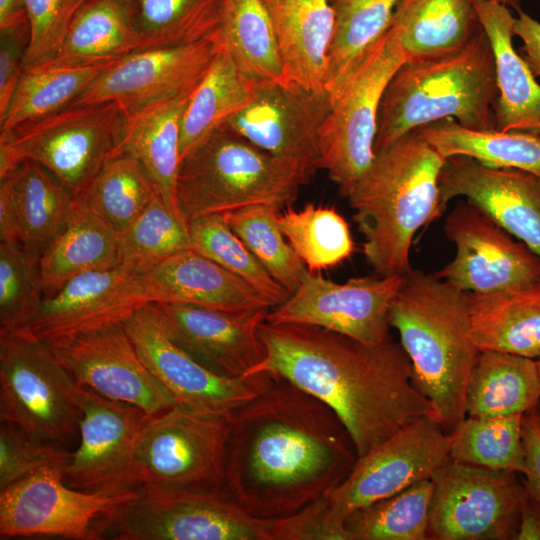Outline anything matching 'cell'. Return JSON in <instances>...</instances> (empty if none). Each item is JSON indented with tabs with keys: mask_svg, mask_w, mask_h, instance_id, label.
Listing matches in <instances>:
<instances>
[{
	"mask_svg": "<svg viewBox=\"0 0 540 540\" xmlns=\"http://www.w3.org/2000/svg\"><path fill=\"white\" fill-rule=\"evenodd\" d=\"M127 114L116 102L68 106L0 131V178L34 161L77 197L104 164L122 152Z\"/></svg>",
	"mask_w": 540,
	"mask_h": 540,
	"instance_id": "cell-8",
	"label": "cell"
},
{
	"mask_svg": "<svg viewBox=\"0 0 540 540\" xmlns=\"http://www.w3.org/2000/svg\"><path fill=\"white\" fill-rule=\"evenodd\" d=\"M189 97H178L128 113L122 152L142 165L166 207L185 220L177 202L180 129Z\"/></svg>",
	"mask_w": 540,
	"mask_h": 540,
	"instance_id": "cell-30",
	"label": "cell"
},
{
	"mask_svg": "<svg viewBox=\"0 0 540 540\" xmlns=\"http://www.w3.org/2000/svg\"><path fill=\"white\" fill-rule=\"evenodd\" d=\"M524 415L465 416L449 433L450 459L522 475L526 466Z\"/></svg>",
	"mask_w": 540,
	"mask_h": 540,
	"instance_id": "cell-40",
	"label": "cell"
},
{
	"mask_svg": "<svg viewBox=\"0 0 540 540\" xmlns=\"http://www.w3.org/2000/svg\"><path fill=\"white\" fill-rule=\"evenodd\" d=\"M96 531L116 540H287L284 518L250 514L226 488L139 492Z\"/></svg>",
	"mask_w": 540,
	"mask_h": 540,
	"instance_id": "cell-9",
	"label": "cell"
},
{
	"mask_svg": "<svg viewBox=\"0 0 540 540\" xmlns=\"http://www.w3.org/2000/svg\"><path fill=\"white\" fill-rule=\"evenodd\" d=\"M20 207L13 171L0 178V241L19 242Z\"/></svg>",
	"mask_w": 540,
	"mask_h": 540,
	"instance_id": "cell-53",
	"label": "cell"
},
{
	"mask_svg": "<svg viewBox=\"0 0 540 540\" xmlns=\"http://www.w3.org/2000/svg\"><path fill=\"white\" fill-rule=\"evenodd\" d=\"M222 0H134L131 10L148 48L217 39Z\"/></svg>",
	"mask_w": 540,
	"mask_h": 540,
	"instance_id": "cell-42",
	"label": "cell"
},
{
	"mask_svg": "<svg viewBox=\"0 0 540 540\" xmlns=\"http://www.w3.org/2000/svg\"><path fill=\"white\" fill-rule=\"evenodd\" d=\"M228 419L226 489L256 517L298 513L341 484L358 458L336 412L279 376Z\"/></svg>",
	"mask_w": 540,
	"mask_h": 540,
	"instance_id": "cell-1",
	"label": "cell"
},
{
	"mask_svg": "<svg viewBox=\"0 0 540 540\" xmlns=\"http://www.w3.org/2000/svg\"><path fill=\"white\" fill-rule=\"evenodd\" d=\"M434 493L431 478L352 512L344 522L348 540H426Z\"/></svg>",
	"mask_w": 540,
	"mask_h": 540,
	"instance_id": "cell-39",
	"label": "cell"
},
{
	"mask_svg": "<svg viewBox=\"0 0 540 540\" xmlns=\"http://www.w3.org/2000/svg\"><path fill=\"white\" fill-rule=\"evenodd\" d=\"M439 216L454 198L472 202L540 256V178L515 168H493L469 157L445 160L438 181Z\"/></svg>",
	"mask_w": 540,
	"mask_h": 540,
	"instance_id": "cell-23",
	"label": "cell"
},
{
	"mask_svg": "<svg viewBox=\"0 0 540 540\" xmlns=\"http://www.w3.org/2000/svg\"><path fill=\"white\" fill-rule=\"evenodd\" d=\"M151 303L222 311L271 309V301L244 279L192 249L176 252L141 274Z\"/></svg>",
	"mask_w": 540,
	"mask_h": 540,
	"instance_id": "cell-25",
	"label": "cell"
},
{
	"mask_svg": "<svg viewBox=\"0 0 540 540\" xmlns=\"http://www.w3.org/2000/svg\"><path fill=\"white\" fill-rule=\"evenodd\" d=\"M149 303L141 274L121 266L90 271L44 297L27 329L39 340L55 346L90 331L123 324Z\"/></svg>",
	"mask_w": 540,
	"mask_h": 540,
	"instance_id": "cell-22",
	"label": "cell"
},
{
	"mask_svg": "<svg viewBox=\"0 0 540 540\" xmlns=\"http://www.w3.org/2000/svg\"><path fill=\"white\" fill-rule=\"evenodd\" d=\"M389 325L399 333L415 386L449 434L466 416L467 383L480 352L466 292L435 274L412 270L392 300Z\"/></svg>",
	"mask_w": 540,
	"mask_h": 540,
	"instance_id": "cell-4",
	"label": "cell"
},
{
	"mask_svg": "<svg viewBox=\"0 0 540 540\" xmlns=\"http://www.w3.org/2000/svg\"><path fill=\"white\" fill-rule=\"evenodd\" d=\"M537 415L538 410L534 409L523 417L522 436L526 466L521 476L529 492L540 501V430Z\"/></svg>",
	"mask_w": 540,
	"mask_h": 540,
	"instance_id": "cell-52",
	"label": "cell"
},
{
	"mask_svg": "<svg viewBox=\"0 0 540 540\" xmlns=\"http://www.w3.org/2000/svg\"><path fill=\"white\" fill-rule=\"evenodd\" d=\"M517 16L513 26L514 35L522 42L521 57L535 75L540 76V22L524 12L520 6L514 5Z\"/></svg>",
	"mask_w": 540,
	"mask_h": 540,
	"instance_id": "cell-54",
	"label": "cell"
},
{
	"mask_svg": "<svg viewBox=\"0 0 540 540\" xmlns=\"http://www.w3.org/2000/svg\"><path fill=\"white\" fill-rule=\"evenodd\" d=\"M309 180L297 165L221 127L181 161L177 202L187 222L256 205L283 209Z\"/></svg>",
	"mask_w": 540,
	"mask_h": 540,
	"instance_id": "cell-6",
	"label": "cell"
},
{
	"mask_svg": "<svg viewBox=\"0 0 540 540\" xmlns=\"http://www.w3.org/2000/svg\"><path fill=\"white\" fill-rule=\"evenodd\" d=\"M186 249H191L188 222L175 216L159 194L118 234L119 266L136 274H143Z\"/></svg>",
	"mask_w": 540,
	"mask_h": 540,
	"instance_id": "cell-46",
	"label": "cell"
},
{
	"mask_svg": "<svg viewBox=\"0 0 540 540\" xmlns=\"http://www.w3.org/2000/svg\"><path fill=\"white\" fill-rule=\"evenodd\" d=\"M407 60L399 30L391 23L330 94L331 108L320 135V165L345 197L375 156L381 99Z\"/></svg>",
	"mask_w": 540,
	"mask_h": 540,
	"instance_id": "cell-11",
	"label": "cell"
},
{
	"mask_svg": "<svg viewBox=\"0 0 540 540\" xmlns=\"http://www.w3.org/2000/svg\"><path fill=\"white\" fill-rule=\"evenodd\" d=\"M391 23L412 61L457 52L481 28L473 0H400Z\"/></svg>",
	"mask_w": 540,
	"mask_h": 540,
	"instance_id": "cell-34",
	"label": "cell"
},
{
	"mask_svg": "<svg viewBox=\"0 0 540 540\" xmlns=\"http://www.w3.org/2000/svg\"><path fill=\"white\" fill-rule=\"evenodd\" d=\"M27 23L26 0H0V30Z\"/></svg>",
	"mask_w": 540,
	"mask_h": 540,
	"instance_id": "cell-56",
	"label": "cell"
},
{
	"mask_svg": "<svg viewBox=\"0 0 540 540\" xmlns=\"http://www.w3.org/2000/svg\"><path fill=\"white\" fill-rule=\"evenodd\" d=\"M496 1L505 3L507 0H496Z\"/></svg>",
	"mask_w": 540,
	"mask_h": 540,
	"instance_id": "cell-60",
	"label": "cell"
},
{
	"mask_svg": "<svg viewBox=\"0 0 540 540\" xmlns=\"http://www.w3.org/2000/svg\"><path fill=\"white\" fill-rule=\"evenodd\" d=\"M449 434L432 416L401 428L357 461L335 489L292 515L298 540H348L355 510L429 479L449 457Z\"/></svg>",
	"mask_w": 540,
	"mask_h": 540,
	"instance_id": "cell-7",
	"label": "cell"
},
{
	"mask_svg": "<svg viewBox=\"0 0 540 540\" xmlns=\"http://www.w3.org/2000/svg\"><path fill=\"white\" fill-rule=\"evenodd\" d=\"M20 207L19 242L39 257L64 226L76 196L42 165L22 161L13 170Z\"/></svg>",
	"mask_w": 540,
	"mask_h": 540,
	"instance_id": "cell-38",
	"label": "cell"
},
{
	"mask_svg": "<svg viewBox=\"0 0 540 540\" xmlns=\"http://www.w3.org/2000/svg\"><path fill=\"white\" fill-rule=\"evenodd\" d=\"M266 355L250 373L282 377L331 407L358 457L417 419L432 416L411 363L391 337L367 344L319 326L269 323L258 328Z\"/></svg>",
	"mask_w": 540,
	"mask_h": 540,
	"instance_id": "cell-2",
	"label": "cell"
},
{
	"mask_svg": "<svg viewBox=\"0 0 540 540\" xmlns=\"http://www.w3.org/2000/svg\"><path fill=\"white\" fill-rule=\"evenodd\" d=\"M93 1H97V0H76V12L81 8L83 7L84 5L88 4V3H91ZM113 1H116V2H119L123 5H126L128 7H131L134 0H113ZM76 14V13H75Z\"/></svg>",
	"mask_w": 540,
	"mask_h": 540,
	"instance_id": "cell-57",
	"label": "cell"
},
{
	"mask_svg": "<svg viewBox=\"0 0 540 540\" xmlns=\"http://www.w3.org/2000/svg\"><path fill=\"white\" fill-rule=\"evenodd\" d=\"M218 39L249 77L284 78L275 30L262 0H222Z\"/></svg>",
	"mask_w": 540,
	"mask_h": 540,
	"instance_id": "cell-37",
	"label": "cell"
},
{
	"mask_svg": "<svg viewBox=\"0 0 540 540\" xmlns=\"http://www.w3.org/2000/svg\"><path fill=\"white\" fill-rule=\"evenodd\" d=\"M536 361H537L538 372H539V377H540V355L538 356V358L536 359Z\"/></svg>",
	"mask_w": 540,
	"mask_h": 540,
	"instance_id": "cell-58",
	"label": "cell"
},
{
	"mask_svg": "<svg viewBox=\"0 0 540 540\" xmlns=\"http://www.w3.org/2000/svg\"><path fill=\"white\" fill-rule=\"evenodd\" d=\"M139 492L103 495L72 488L63 471L44 468L0 490V539L99 540L96 524Z\"/></svg>",
	"mask_w": 540,
	"mask_h": 540,
	"instance_id": "cell-15",
	"label": "cell"
},
{
	"mask_svg": "<svg viewBox=\"0 0 540 540\" xmlns=\"http://www.w3.org/2000/svg\"><path fill=\"white\" fill-rule=\"evenodd\" d=\"M280 209L256 205L223 214L233 232L270 275L293 293L309 271L282 233Z\"/></svg>",
	"mask_w": 540,
	"mask_h": 540,
	"instance_id": "cell-45",
	"label": "cell"
},
{
	"mask_svg": "<svg viewBox=\"0 0 540 540\" xmlns=\"http://www.w3.org/2000/svg\"><path fill=\"white\" fill-rule=\"evenodd\" d=\"M220 49L219 39L133 52L108 67L69 106L116 102L128 113L189 97Z\"/></svg>",
	"mask_w": 540,
	"mask_h": 540,
	"instance_id": "cell-20",
	"label": "cell"
},
{
	"mask_svg": "<svg viewBox=\"0 0 540 540\" xmlns=\"http://www.w3.org/2000/svg\"><path fill=\"white\" fill-rule=\"evenodd\" d=\"M76 384L28 329L0 334V421L63 446L79 435Z\"/></svg>",
	"mask_w": 540,
	"mask_h": 540,
	"instance_id": "cell-12",
	"label": "cell"
},
{
	"mask_svg": "<svg viewBox=\"0 0 540 540\" xmlns=\"http://www.w3.org/2000/svg\"><path fill=\"white\" fill-rule=\"evenodd\" d=\"M44 295L38 261L20 242L0 241V334L27 329Z\"/></svg>",
	"mask_w": 540,
	"mask_h": 540,
	"instance_id": "cell-48",
	"label": "cell"
},
{
	"mask_svg": "<svg viewBox=\"0 0 540 540\" xmlns=\"http://www.w3.org/2000/svg\"><path fill=\"white\" fill-rule=\"evenodd\" d=\"M123 325L147 368L189 409L228 417L273 382L268 372L232 378L206 366L172 340L156 303L140 307Z\"/></svg>",
	"mask_w": 540,
	"mask_h": 540,
	"instance_id": "cell-14",
	"label": "cell"
},
{
	"mask_svg": "<svg viewBox=\"0 0 540 540\" xmlns=\"http://www.w3.org/2000/svg\"><path fill=\"white\" fill-rule=\"evenodd\" d=\"M81 411L79 446L63 478L72 488L103 495L138 492L134 453L148 414L141 408L109 399L76 385Z\"/></svg>",
	"mask_w": 540,
	"mask_h": 540,
	"instance_id": "cell-17",
	"label": "cell"
},
{
	"mask_svg": "<svg viewBox=\"0 0 540 540\" xmlns=\"http://www.w3.org/2000/svg\"><path fill=\"white\" fill-rule=\"evenodd\" d=\"M270 15L286 80L327 90L335 32L330 0H262Z\"/></svg>",
	"mask_w": 540,
	"mask_h": 540,
	"instance_id": "cell-26",
	"label": "cell"
},
{
	"mask_svg": "<svg viewBox=\"0 0 540 540\" xmlns=\"http://www.w3.org/2000/svg\"><path fill=\"white\" fill-rule=\"evenodd\" d=\"M259 81L236 65L220 42L209 70L191 94L183 113L181 161L253 100Z\"/></svg>",
	"mask_w": 540,
	"mask_h": 540,
	"instance_id": "cell-32",
	"label": "cell"
},
{
	"mask_svg": "<svg viewBox=\"0 0 540 540\" xmlns=\"http://www.w3.org/2000/svg\"><path fill=\"white\" fill-rule=\"evenodd\" d=\"M444 159L412 130L381 149L346 198L364 237L375 275H407L416 232L439 217L438 181Z\"/></svg>",
	"mask_w": 540,
	"mask_h": 540,
	"instance_id": "cell-3",
	"label": "cell"
},
{
	"mask_svg": "<svg viewBox=\"0 0 540 540\" xmlns=\"http://www.w3.org/2000/svg\"><path fill=\"white\" fill-rule=\"evenodd\" d=\"M277 221L286 240L310 272L334 267L353 252L349 225L334 207L311 203L300 210L287 207L279 212Z\"/></svg>",
	"mask_w": 540,
	"mask_h": 540,
	"instance_id": "cell-44",
	"label": "cell"
},
{
	"mask_svg": "<svg viewBox=\"0 0 540 540\" xmlns=\"http://www.w3.org/2000/svg\"><path fill=\"white\" fill-rule=\"evenodd\" d=\"M118 60L95 64H41L24 67L7 109L0 116V131L11 130L68 107Z\"/></svg>",
	"mask_w": 540,
	"mask_h": 540,
	"instance_id": "cell-36",
	"label": "cell"
},
{
	"mask_svg": "<svg viewBox=\"0 0 540 540\" xmlns=\"http://www.w3.org/2000/svg\"><path fill=\"white\" fill-rule=\"evenodd\" d=\"M26 10L30 40L24 67H29L54 56L76 13V0H26Z\"/></svg>",
	"mask_w": 540,
	"mask_h": 540,
	"instance_id": "cell-50",
	"label": "cell"
},
{
	"mask_svg": "<svg viewBox=\"0 0 540 540\" xmlns=\"http://www.w3.org/2000/svg\"><path fill=\"white\" fill-rule=\"evenodd\" d=\"M404 276H364L337 283L308 271L286 301L268 311L269 323L326 328L367 344L388 340L389 309Z\"/></svg>",
	"mask_w": 540,
	"mask_h": 540,
	"instance_id": "cell-18",
	"label": "cell"
},
{
	"mask_svg": "<svg viewBox=\"0 0 540 540\" xmlns=\"http://www.w3.org/2000/svg\"><path fill=\"white\" fill-rule=\"evenodd\" d=\"M157 194L140 162L130 153L121 152L104 164L80 196L120 234Z\"/></svg>",
	"mask_w": 540,
	"mask_h": 540,
	"instance_id": "cell-41",
	"label": "cell"
},
{
	"mask_svg": "<svg viewBox=\"0 0 540 540\" xmlns=\"http://www.w3.org/2000/svg\"><path fill=\"white\" fill-rule=\"evenodd\" d=\"M520 475L447 460L431 476L429 539L516 540L526 493Z\"/></svg>",
	"mask_w": 540,
	"mask_h": 540,
	"instance_id": "cell-13",
	"label": "cell"
},
{
	"mask_svg": "<svg viewBox=\"0 0 540 540\" xmlns=\"http://www.w3.org/2000/svg\"><path fill=\"white\" fill-rule=\"evenodd\" d=\"M539 401L536 359L492 350L479 352L467 383L466 415H523L537 409Z\"/></svg>",
	"mask_w": 540,
	"mask_h": 540,
	"instance_id": "cell-33",
	"label": "cell"
},
{
	"mask_svg": "<svg viewBox=\"0 0 540 540\" xmlns=\"http://www.w3.org/2000/svg\"><path fill=\"white\" fill-rule=\"evenodd\" d=\"M143 49L148 45L135 24L131 7L113 0H97L76 12L56 53L44 64L105 63Z\"/></svg>",
	"mask_w": 540,
	"mask_h": 540,
	"instance_id": "cell-31",
	"label": "cell"
},
{
	"mask_svg": "<svg viewBox=\"0 0 540 540\" xmlns=\"http://www.w3.org/2000/svg\"><path fill=\"white\" fill-rule=\"evenodd\" d=\"M156 304L172 340L222 375L249 376L265 358L258 328L270 309L222 311L188 304Z\"/></svg>",
	"mask_w": 540,
	"mask_h": 540,
	"instance_id": "cell-24",
	"label": "cell"
},
{
	"mask_svg": "<svg viewBox=\"0 0 540 540\" xmlns=\"http://www.w3.org/2000/svg\"><path fill=\"white\" fill-rule=\"evenodd\" d=\"M516 540H540V501L527 488L520 506Z\"/></svg>",
	"mask_w": 540,
	"mask_h": 540,
	"instance_id": "cell-55",
	"label": "cell"
},
{
	"mask_svg": "<svg viewBox=\"0 0 540 540\" xmlns=\"http://www.w3.org/2000/svg\"><path fill=\"white\" fill-rule=\"evenodd\" d=\"M479 350L532 359L540 355V280L490 293L466 292Z\"/></svg>",
	"mask_w": 540,
	"mask_h": 540,
	"instance_id": "cell-29",
	"label": "cell"
},
{
	"mask_svg": "<svg viewBox=\"0 0 540 540\" xmlns=\"http://www.w3.org/2000/svg\"><path fill=\"white\" fill-rule=\"evenodd\" d=\"M497 97L494 56L481 27L457 52L398 68L381 99L374 150L448 118L470 129H496Z\"/></svg>",
	"mask_w": 540,
	"mask_h": 540,
	"instance_id": "cell-5",
	"label": "cell"
},
{
	"mask_svg": "<svg viewBox=\"0 0 540 540\" xmlns=\"http://www.w3.org/2000/svg\"><path fill=\"white\" fill-rule=\"evenodd\" d=\"M29 40V23L0 30V116L19 82Z\"/></svg>",
	"mask_w": 540,
	"mask_h": 540,
	"instance_id": "cell-51",
	"label": "cell"
},
{
	"mask_svg": "<svg viewBox=\"0 0 540 540\" xmlns=\"http://www.w3.org/2000/svg\"><path fill=\"white\" fill-rule=\"evenodd\" d=\"M444 158L469 157L493 168H515L540 178V132L476 130L443 119L419 128Z\"/></svg>",
	"mask_w": 540,
	"mask_h": 540,
	"instance_id": "cell-35",
	"label": "cell"
},
{
	"mask_svg": "<svg viewBox=\"0 0 540 540\" xmlns=\"http://www.w3.org/2000/svg\"><path fill=\"white\" fill-rule=\"evenodd\" d=\"M400 0H330L335 32L329 50L327 91L334 92L360 58L390 27Z\"/></svg>",
	"mask_w": 540,
	"mask_h": 540,
	"instance_id": "cell-43",
	"label": "cell"
},
{
	"mask_svg": "<svg viewBox=\"0 0 540 540\" xmlns=\"http://www.w3.org/2000/svg\"><path fill=\"white\" fill-rule=\"evenodd\" d=\"M188 231L192 250L247 281L266 296L273 307L290 296L233 232L223 214L188 220Z\"/></svg>",
	"mask_w": 540,
	"mask_h": 540,
	"instance_id": "cell-47",
	"label": "cell"
},
{
	"mask_svg": "<svg viewBox=\"0 0 540 540\" xmlns=\"http://www.w3.org/2000/svg\"><path fill=\"white\" fill-rule=\"evenodd\" d=\"M227 416L175 405L148 416L134 453L138 492L226 488Z\"/></svg>",
	"mask_w": 540,
	"mask_h": 540,
	"instance_id": "cell-10",
	"label": "cell"
},
{
	"mask_svg": "<svg viewBox=\"0 0 540 540\" xmlns=\"http://www.w3.org/2000/svg\"><path fill=\"white\" fill-rule=\"evenodd\" d=\"M537 422H538V427H539V430H540V413H538V415H537Z\"/></svg>",
	"mask_w": 540,
	"mask_h": 540,
	"instance_id": "cell-59",
	"label": "cell"
},
{
	"mask_svg": "<svg viewBox=\"0 0 540 540\" xmlns=\"http://www.w3.org/2000/svg\"><path fill=\"white\" fill-rule=\"evenodd\" d=\"M118 266V234L77 196L64 226L39 257L45 297L78 275Z\"/></svg>",
	"mask_w": 540,
	"mask_h": 540,
	"instance_id": "cell-28",
	"label": "cell"
},
{
	"mask_svg": "<svg viewBox=\"0 0 540 540\" xmlns=\"http://www.w3.org/2000/svg\"><path fill=\"white\" fill-rule=\"evenodd\" d=\"M473 5L495 61L496 130L540 132V85L513 47L515 16L496 0H473Z\"/></svg>",
	"mask_w": 540,
	"mask_h": 540,
	"instance_id": "cell-27",
	"label": "cell"
},
{
	"mask_svg": "<svg viewBox=\"0 0 540 540\" xmlns=\"http://www.w3.org/2000/svg\"><path fill=\"white\" fill-rule=\"evenodd\" d=\"M51 348L76 385L137 406L149 416L178 404L144 364L123 324L90 331Z\"/></svg>",
	"mask_w": 540,
	"mask_h": 540,
	"instance_id": "cell-21",
	"label": "cell"
},
{
	"mask_svg": "<svg viewBox=\"0 0 540 540\" xmlns=\"http://www.w3.org/2000/svg\"><path fill=\"white\" fill-rule=\"evenodd\" d=\"M331 108L327 90L285 78L259 81L253 100L225 127L309 178L321 168L320 135Z\"/></svg>",
	"mask_w": 540,
	"mask_h": 540,
	"instance_id": "cell-16",
	"label": "cell"
},
{
	"mask_svg": "<svg viewBox=\"0 0 540 540\" xmlns=\"http://www.w3.org/2000/svg\"><path fill=\"white\" fill-rule=\"evenodd\" d=\"M444 232L456 254L434 274L455 288L490 293L540 280V256L472 202L458 203Z\"/></svg>",
	"mask_w": 540,
	"mask_h": 540,
	"instance_id": "cell-19",
	"label": "cell"
},
{
	"mask_svg": "<svg viewBox=\"0 0 540 540\" xmlns=\"http://www.w3.org/2000/svg\"><path fill=\"white\" fill-rule=\"evenodd\" d=\"M71 456L61 444L0 421V490L44 468L64 473Z\"/></svg>",
	"mask_w": 540,
	"mask_h": 540,
	"instance_id": "cell-49",
	"label": "cell"
}]
</instances>
